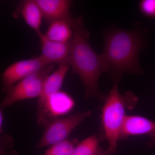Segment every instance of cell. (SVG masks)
I'll return each instance as SVG.
<instances>
[{
	"mask_svg": "<svg viewBox=\"0 0 155 155\" xmlns=\"http://www.w3.org/2000/svg\"><path fill=\"white\" fill-rule=\"evenodd\" d=\"M71 27L73 31L69 65L72 72L78 75L84 89V98L96 97L103 100L98 82L100 75L108 71L101 54L96 53L88 41L89 33L84 28L81 16L73 17Z\"/></svg>",
	"mask_w": 155,
	"mask_h": 155,
	"instance_id": "1",
	"label": "cell"
},
{
	"mask_svg": "<svg viewBox=\"0 0 155 155\" xmlns=\"http://www.w3.org/2000/svg\"><path fill=\"white\" fill-rule=\"evenodd\" d=\"M143 45L142 37L137 31L117 29L106 34L101 55L112 77L118 78L125 73L140 74L138 57Z\"/></svg>",
	"mask_w": 155,
	"mask_h": 155,
	"instance_id": "2",
	"label": "cell"
},
{
	"mask_svg": "<svg viewBox=\"0 0 155 155\" xmlns=\"http://www.w3.org/2000/svg\"><path fill=\"white\" fill-rule=\"evenodd\" d=\"M121 77L116 79L102 110V124L109 144L107 150L110 153L116 152L126 110L132 109L137 101L132 93L127 92L123 95L119 92L118 85Z\"/></svg>",
	"mask_w": 155,
	"mask_h": 155,
	"instance_id": "3",
	"label": "cell"
},
{
	"mask_svg": "<svg viewBox=\"0 0 155 155\" xmlns=\"http://www.w3.org/2000/svg\"><path fill=\"white\" fill-rule=\"evenodd\" d=\"M54 67V64H48L17 82L6 94L1 102V109L3 110L22 100L38 98L41 94L45 81L53 72Z\"/></svg>",
	"mask_w": 155,
	"mask_h": 155,
	"instance_id": "4",
	"label": "cell"
},
{
	"mask_svg": "<svg viewBox=\"0 0 155 155\" xmlns=\"http://www.w3.org/2000/svg\"><path fill=\"white\" fill-rule=\"evenodd\" d=\"M91 113V111L87 110L53 120L45 127L35 148L51 146L67 140L72 130L90 116Z\"/></svg>",
	"mask_w": 155,
	"mask_h": 155,
	"instance_id": "5",
	"label": "cell"
},
{
	"mask_svg": "<svg viewBox=\"0 0 155 155\" xmlns=\"http://www.w3.org/2000/svg\"><path fill=\"white\" fill-rule=\"evenodd\" d=\"M69 67L70 65L68 64L59 65L58 69L52 72L45 81L37 102L36 117L37 124L39 126L45 127L49 123L48 101L51 97L61 91Z\"/></svg>",
	"mask_w": 155,
	"mask_h": 155,
	"instance_id": "6",
	"label": "cell"
},
{
	"mask_svg": "<svg viewBox=\"0 0 155 155\" xmlns=\"http://www.w3.org/2000/svg\"><path fill=\"white\" fill-rule=\"evenodd\" d=\"M49 64H51L40 55L11 64L1 75L2 91L7 94L17 82Z\"/></svg>",
	"mask_w": 155,
	"mask_h": 155,
	"instance_id": "7",
	"label": "cell"
},
{
	"mask_svg": "<svg viewBox=\"0 0 155 155\" xmlns=\"http://www.w3.org/2000/svg\"><path fill=\"white\" fill-rule=\"evenodd\" d=\"M41 10L43 17L49 25L56 21H64L72 25L70 13L72 1L69 0H35Z\"/></svg>",
	"mask_w": 155,
	"mask_h": 155,
	"instance_id": "8",
	"label": "cell"
},
{
	"mask_svg": "<svg viewBox=\"0 0 155 155\" xmlns=\"http://www.w3.org/2000/svg\"><path fill=\"white\" fill-rule=\"evenodd\" d=\"M37 34L41 43V55L46 61L49 64L69 65L72 40L67 42H58L48 39L41 31Z\"/></svg>",
	"mask_w": 155,
	"mask_h": 155,
	"instance_id": "9",
	"label": "cell"
},
{
	"mask_svg": "<svg viewBox=\"0 0 155 155\" xmlns=\"http://www.w3.org/2000/svg\"><path fill=\"white\" fill-rule=\"evenodd\" d=\"M155 133V122L140 116H126L122 124L119 140L133 136Z\"/></svg>",
	"mask_w": 155,
	"mask_h": 155,
	"instance_id": "10",
	"label": "cell"
},
{
	"mask_svg": "<svg viewBox=\"0 0 155 155\" xmlns=\"http://www.w3.org/2000/svg\"><path fill=\"white\" fill-rule=\"evenodd\" d=\"M75 105L74 100L65 91H61L51 97L48 104L49 123L72 110Z\"/></svg>",
	"mask_w": 155,
	"mask_h": 155,
	"instance_id": "11",
	"label": "cell"
},
{
	"mask_svg": "<svg viewBox=\"0 0 155 155\" xmlns=\"http://www.w3.org/2000/svg\"><path fill=\"white\" fill-rule=\"evenodd\" d=\"M19 11L28 26L38 34L41 32L43 15L35 0H25L20 2Z\"/></svg>",
	"mask_w": 155,
	"mask_h": 155,
	"instance_id": "12",
	"label": "cell"
},
{
	"mask_svg": "<svg viewBox=\"0 0 155 155\" xmlns=\"http://www.w3.org/2000/svg\"><path fill=\"white\" fill-rule=\"evenodd\" d=\"M45 36L48 39L58 42H67L71 40L73 31L71 25L64 21L53 22L50 24Z\"/></svg>",
	"mask_w": 155,
	"mask_h": 155,
	"instance_id": "13",
	"label": "cell"
},
{
	"mask_svg": "<svg viewBox=\"0 0 155 155\" xmlns=\"http://www.w3.org/2000/svg\"><path fill=\"white\" fill-rule=\"evenodd\" d=\"M98 137L94 134L89 137L75 147L72 155H95L98 150Z\"/></svg>",
	"mask_w": 155,
	"mask_h": 155,
	"instance_id": "14",
	"label": "cell"
},
{
	"mask_svg": "<svg viewBox=\"0 0 155 155\" xmlns=\"http://www.w3.org/2000/svg\"><path fill=\"white\" fill-rule=\"evenodd\" d=\"M74 143L68 139L51 146L44 155H72Z\"/></svg>",
	"mask_w": 155,
	"mask_h": 155,
	"instance_id": "15",
	"label": "cell"
},
{
	"mask_svg": "<svg viewBox=\"0 0 155 155\" xmlns=\"http://www.w3.org/2000/svg\"><path fill=\"white\" fill-rule=\"evenodd\" d=\"M140 9L143 14L149 16H155V0H144L140 3Z\"/></svg>",
	"mask_w": 155,
	"mask_h": 155,
	"instance_id": "16",
	"label": "cell"
},
{
	"mask_svg": "<svg viewBox=\"0 0 155 155\" xmlns=\"http://www.w3.org/2000/svg\"><path fill=\"white\" fill-rule=\"evenodd\" d=\"M150 136V138L149 141L148 142V145L150 147L155 146V133Z\"/></svg>",
	"mask_w": 155,
	"mask_h": 155,
	"instance_id": "17",
	"label": "cell"
},
{
	"mask_svg": "<svg viewBox=\"0 0 155 155\" xmlns=\"http://www.w3.org/2000/svg\"><path fill=\"white\" fill-rule=\"evenodd\" d=\"M110 153L107 150L105 151L100 147L96 154L95 155H110Z\"/></svg>",
	"mask_w": 155,
	"mask_h": 155,
	"instance_id": "18",
	"label": "cell"
},
{
	"mask_svg": "<svg viewBox=\"0 0 155 155\" xmlns=\"http://www.w3.org/2000/svg\"><path fill=\"white\" fill-rule=\"evenodd\" d=\"M2 110L1 109V112H0V130H1V132H2V130L3 120H4Z\"/></svg>",
	"mask_w": 155,
	"mask_h": 155,
	"instance_id": "19",
	"label": "cell"
}]
</instances>
